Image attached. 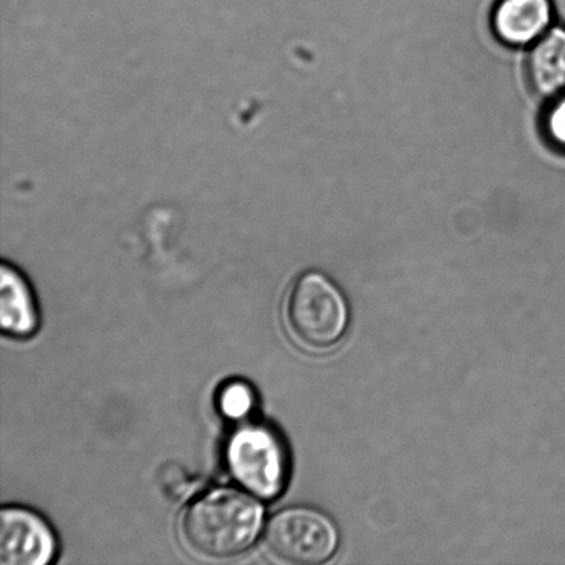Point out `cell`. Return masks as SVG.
<instances>
[{
	"mask_svg": "<svg viewBox=\"0 0 565 565\" xmlns=\"http://www.w3.org/2000/svg\"><path fill=\"white\" fill-rule=\"evenodd\" d=\"M263 527V507L245 492L221 489L206 492L188 507L181 534L193 553L207 558L242 555Z\"/></svg>",
	"mask_w": 565,
	"mask_h": 565,
	"instance_id": "6da1fadb",
	"label": "cell"
},
{
	"mask_svg": "<svg viewBox=\"0 0 565 565\" xmlns=\"http://www.w3.org/2000/svg\"><path fill=\"white\" fill-rule=\"evenodd\" d=\"M285 316L294 340L316 352L335 347L345 334L349 321L348 305L340 288L319 273L303 274L292 282Z\"/></svg>",
	"mask_w": 565,
	"mask_h": 565,
	"instance_id": "7a4b0ae2",
	"label": "cell"
},
{
	"mask_svg": "<svg viewBox=\"0 0 565 565\" xmlns=\"http://www.w3.org/2000/svg\"><path fill=\"white\" fill-rule=\"evenodd\" d=\"M225 458L232 478L263 500L278 497L286 484V448L268 426L245 425L235 430Z\"/></svg>",
	"mask_w": 565,
	"mask_h": 565,
	"instance_id": "3957f363",
	"label": "cell"
},
{
	"mask_svg": "<svg viewBox=\"0 0 565 565\" xmlns=\"http://www.w3.org/2000/svg\"><path fill=\"white\" fill-rule=\"evenodd\" d=\"M340 536L334 523L312 508L282 509L269 520L265 544L278 561L315 565L334 555Z\"/></svg>",
	"mask_w": 565,
	"mask_h": 565,
	"instance_id": "277c9868",
	"label": "cell"
},
{
	"mask_svg": "<svg viewBox=\"0 0 565 565\" xmlns=\"http://www.w3.org/2000/svg\"><path fill=\"white\" fill-rule=\"evenodd\" d=\"M46 520L30 509L8 507L0 513V564L46 565L55 555Z\"/></svg>",
	"mask_w": 565,
	"mask_h": 565,
	"instance_id": "5b68a950",
	"label": "cell"
},
{
	"mask_svg": "<svg viewBox=\"0 0 565 565\" xmlns=\"http://www.w3.org/2000/svg\"><path fill=\"white\" fill-rule=\"evenodd\" d=\"M552 14L551 0H498L492 30L508 46H525L545 35Z\"/></svg>",
	"mask_w": 565,
	"mask_h": 565,
	"instance_id": "8992f818",
	"label": "cell"
},
{
	"mask_svg": "<svg viewBox=\"0 0 565 565\" xmlns=\"http://www.w3.org/2000/svg\"><path fill=\"white\" fill-rule=\"evenodd\" d=\"M525 71L531 92L542 102L565 98V28L546 32L534 43Z\"/></svg>",
	"mask_w": 565,
	"mask_h": 565,
	"instance_id": "52a82bcc",
	"label": "cell"
},
{
	"mask_svg": "<svg viewBox=\"0 0 565 565\" xmlns=\"http://www.w3.org/2000/svg\"><path fill=\"white\" fill-rule=\"evenodd\" d=\"M0 323L6 334L31 337L38 329V310L31 288L13 267L2 265L0 288Z\"/></svg>",
	"mask_w": 565,
	"mask_h": 565,
	"instance_id": "ba28073f",
	"label": "cell"
},
{
	"mask_svg": "<svg viewBox=\"0 0 565 565\" xmlns=\"http://www.w3.org/2000/svg\"><path fill=\"white\" fill-rule=\"evenodd\" d=\"M220 412L231 419L245 418L254 407V393L245 382L226 384L218 395Z\"/></svg>",
	"mask_w": 565,
	"mask_h": 565,
	"instance_id": "9c48e42d",
	"label": "cell"
},
{
	"mask_svg": "<svg viewBox=\"0 0 565 565\" xmlns=\"http://www.w3.org/2000/svg\"><path fill=\"white\" fill-rule=\"evenodd\" d=\"M542 127L551 146L565 153V98L547 104Z\"/></svg>",
	"mask_w": 565,
	"mask_h": 565,
	"instance_id": "30bf717a",
	"label": "cell"
},
{
	"mask_svg": "<svg viewBox=\"0 0 565 565\" xmlns=\"http://www.w3.org/2000/svg\"><path fill=\"white\" fill-rule=\"evenodd\" d=\"M553 14L561 24L565 28V0H551Z\"/></svg>",
	"mask_w": 565,
	"mask_h": 565,
	"instance_id": "8fae6325",
	"label": "cell"
}]
</instances>
